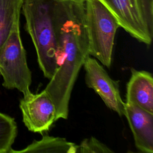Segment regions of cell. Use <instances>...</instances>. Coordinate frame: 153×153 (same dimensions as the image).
Listing matches in <instances>:
<instances>
[{
	"label": "cell",
	"instance_id": "1",
	"mask_svg": "<svg viewBox=\"0 0 153 153\" xmlns=\"http://www.w3.org/2000/svg\"><path fill=\"white\" fill-rule=\"evenodd\" d=\"M57 68L44 90L54 102L56 121L66 120L71 93L89 54L85 0H52Z\"/></svg>",
	"mask_w": 153,
	"mask_h": 153
},
{
	"label": "cell",
	"instance_id": "2",
	"mask_svg": "<svg viewBox=\"0 0 153 153\" xmlns=\"http://www.w3.org/2000/svg\"><path fill=\"white\" fill-rule=\"evenodd\" d=\"M26 28L35 46L39 66L50 79L57 68L56 39L52 0H23Z\"/></svg>",
	"mask_w": 153,
	"mask_h": 153
},
{
	"label": "cell",
	"instance_id": "3",
	"mask_svg": "<svg viewBox=\"0 0 153 153\" xmlns=\"http://www.w3.org/2000/svg\"><path fill=\"white\" fill-rule=\"evenodd\" d=\"M85 15L89 54L109 68L116 32L120 25L99 0H85Z\"/></svg>",
	"mask_w": 153,
	"mask_h": 153
},
{
	"label": "cell",
	"instance_id": "4",
	"mask_svg": "<svg viewBox=\"0 0 153 153\" xmlns=\"http://www.w3.org/2000/svg\"><path fill=\"white\" fill-rule=\"evenodd\" d=\"M0 75L5 88L17 89L22 93L23 97L31 93L32 73L20 36V22L14 25L8 39L0 48Z\"/></svg>",
	"mask_w": 153,
	"mask_h": 153
},
{
	"label": "cell",
	"instance_id": "5",
	"mask_svg": "<svg viewBox=\"0 0 153 153\" xmlns=\"http://www.w3.org/2000/svg\"><path fill=\"white\" fill-rule=\"evenodd\" d=\"M82 66L87 87L100 97L109 109L123 116L124 102L120 94L119 81L113 79L99 61L90 56L87 57Z\"/></svg>",
	"mask_w": 153,
	"mask_h": 153
},
{
	"label": "cell",
	"instance_id": "6",
	"mask_svg": "<svg viewBox=\"0 0 153 153\" xmlns=\"http://www.w3.org/2000/svg\"><path fill=\"white\" fill-rule=\"evenodd\" d=\"M19 107L23 122L32 132L42 134L47 131L56 121L55 104L45 90L36 94L31 92L23 97Z\"/></svg>",
	"mask_w": 153,
	"mask_h": 153
},
{
	"label": "cell",
	"instance_id": "7",
	"mask_svg": "<svg viewBox=\"0 0 153 153\" xmlns=\"http://www.w3.org/2000/svg\"><path fill=\"white\" fill-rule=\"evenodd\" d=\"M117 19L120 27L147 45L153 35L149 32L134 0H99Z\"/></svg>",
	"mask_w": 153,
	"mask_h": 153
},
{
	"label": "cell",
	"instance_id": "8",
	"mask_svg": "<svg viewBox=\"0 0 153 153\" xmlns=\"http://www.w3.org/2000/svg\"><path fill=\"white\" fill-rule=\"evenodd\" d=\"M132 132L136 148L145 153L153 152V114L124 102V114Z\"/></svg>",
	"mask_w": 153,
	"mask_h": 153
},
{
	"label": "cell",
	"instance_id": "9",
	"mask_svg": "<svg viewBox=\"0 0 153 153\" xmlns=\"http://www.w3.org/2000/svg\"><path fill=\"white\" fill-rule=\"evenodd\" d=\"M126 103L153 114V77L146 71L131 69L126 86Z\"/></svg>",
	"mask_w": 153,
	"mask_h": 153
},
{
	"label": "cell",
	"instance_id": "10",
	"mask_svg": "<svg viewBox=\"0 0 153 153\" xmlns=\"http://www.w3.org/2000/svg\"><path fill=\"white\" fill-rule=\"evenodd\" d=\"M76 145L65 138L44 134L40 140H34L25 148L16 151L11 149L10 153H76Z\"/></svg>",
	"mask_w": 153,
	"mask_h": 153
},
{
	"label": "cell",
	"instance_id": "11",
	"mask_svg": "<svg viewBox=\"0 0 153 153\" xmlns=\"http://www.w3.org/2000/svg\"><path fill=\"white\" fill-rule=\"evenodd\" d=\"M23 0H0V48L8 39L14 25L20 22Z\"/></svg>",
	"mask_w": 153,
	"mask_h": 153
},
{
	"label": "cell",
	"instance_id": "12",
	"mask_svg": "<svg viewBox=\"0 0 153 153\" xmlns=\"http://www.w3.org/2000/svg\"><path fill=\"white\" fill-rule=\"evenodd\" d=\"M17 134L14 119L0 112V153L9 152Z\"/></svg>",
	"mask_w": 153,
	"mask_h": 153
},
{
	"label": "cell",
	"instance_id": "13",
	"mask_svg": "<svg viewBox=\"0 0 153 153\" xmlns=\"http://www.w3.org/2000/svg\"><path fill=\"white\" fill-rule=\"evenodd\" d=\"M109 153L114 152L108 146L94 137L85 138L76 145V153Z\"/></svg>",
	"mask_w": 153,
	"mask_h": 153
},
{
	"label": "cell",
	"instance_id": "14",
	"mask_svg": "<svg viewBox=\"0 0 153 153\" xmlns=\"http://www.w3.org/2000/svg\"><path fill=\"white\" fill-rule=\"evenodd\" d=\"M151 35H153V0H134Z\"/></svg>",
	"mask_w": 153,
	"mask_h": 153
}]
</instances>
